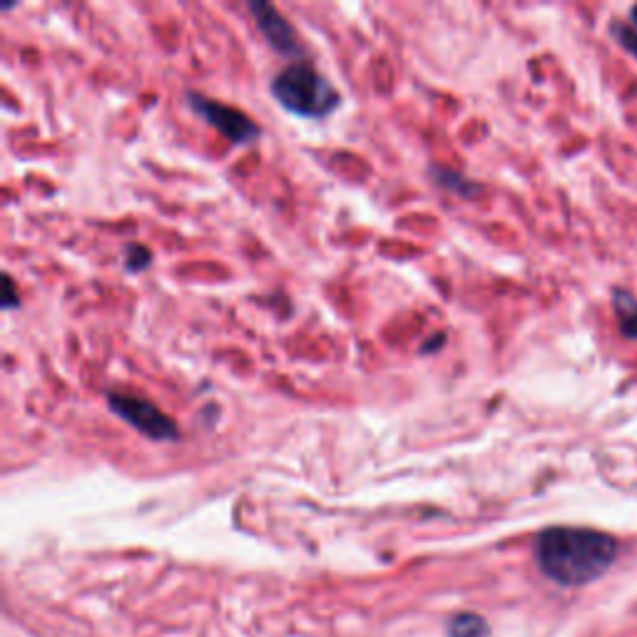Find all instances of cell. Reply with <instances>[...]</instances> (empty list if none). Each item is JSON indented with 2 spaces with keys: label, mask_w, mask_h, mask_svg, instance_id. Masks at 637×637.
<instances>
[{
  "label": "cell",
  "mask_w": 637,
  "mask_h": 637,
  "mask_svg": "<svg viewBox=\"0 0 637 637\" xmlns=\"http://www.w3.org/2000/svg\"><path fill=\"white\" fill-rule=\"evenodd\" d=\"M247 8H249V13L255 16L257 30L265 36L267 43L275 48L277 53L291 56V58H297L301 53L295 28H291L289 20L281 16L275 6L265 3V0H252Z\"/></svg>",
  "instance_id": "5b68a950"
},
{
  "label": "cell",
  "mask_w": 637,
  "mask_h": 637,
  "mask_svg": "<svg viewBox=\"0 0 637 637\" xmlns=\"http://www.w3.org/2000/svg\"><path fill=\"white\" fill-rule=\"evenodd\" d=\"M615 315L620 321V331L628 339H637V301L633 295L615 291Z\"/></svg>",
  "instance_id": "8992f818"
},
{
  "label": "cell",
  "mask_w": 637,
  "mask_h": 637,
  "mask_svg": "<svg viewBox=\"0 0 637 637\" xmlns=\"http://www.w3.org/2000/svg\"><path fill=\"white\" fill-rule=\"evenodd\" d=\"M271 96L297 118L321 120L339 108L341 96L309 62H291L271 80Z\"/></svg>",
  "instance_id": "7a4b0ae2"
},
{
  "label": "cell",
  "mask_w": 637,
  "mask_h": 637,
  "mask_svg": "<svg viewBox=\"0 0 637 637\" xmlns=\"http://www.w3.org/2000/svg\"><path fill=\"white\" fill-rule=\"evenodd\" d=\"M108 406L115 416H120L125 424L152 438V441H177V436H180V428L170 416L148 399H138V396L128 394H108Z\"/></svg>",
  "instance_id": "3957f363"
},
{
  "label": "cell",
  "mask_w": 637,
  "mask_h": 637,
  "mask_svg": "<svg viewBox=\"0 0 637 637\" xmlns=\"http://www.w3.org/2000/svg\"><path fill=\"white\" fill-rule=\"evenodd\" d=\"M6 309H16L18 307V297H16V289H13V279L6 277V301H3Z\"/></svg>",
  "instance_id": "8fae6325"
},
{
  "label": "cell",
  "mask_w": 637,
  "mask_h": 637,
  "mask_svg": "<svg viewBox=\"0 0 637 637\" xmlns=\"http://www.w3.org/2000/svg\"><path fill=\"white\" fill-rule=\"evenodd\" d=\"M613 36L618 38V43H620L625 50H628L630 56H635V58H637V33H635L633 28L615 23V26H613Z\"/></svg>",
  "instance_id": "30bf717a"
},
{
  "label": "cell",
  "mask_w": 637,
  "mask_h": 637,
  "mask_svg": "<svg viewBox=\"0 0 637 637\" xmlns=\"http://www.w3.org/2000/svg\"><path fill=\"white\" fill-rule=\"evenodd\" d=\"M633 23H635V26H637V6H635V8H633Z\"/></svg>",
  "instance_id": "7c38bea8"
},
{
  "label": "cell",
  "mask_w": 637,
  "mask_h": 637,
  "mask_svg": "<svg viewBox=\"0 0 637 637\" xmlns=\"http://www.w3.org/2000/svg\"><path fill=\"white\" fill-rule=\"evenodd\" d=\"M615 556H618L615 538L593 528L556 526L543 530L536 543L540 570L566 588L598 580L613 566Z\"/></svg>",
  "instance_id": "6da1fadb"
},
{
  "label": "cell",
  "mask_w": 637,
  "mask_h": 637,
  "mask_svg": "<svg viewBox=\"0 0 637 637\" xmlns=\"http://www.w3.org/2000/svg\"><path fill=\"white\" fill-rule=\"evenodd\" d=\"M431 177H434L436 185L444 187V190H451L458 195L471 197L478 190L474 182H468L464 175H458L456 170H448V167H431Z\"/></svg>",
  "instance_id": "52a82bcc"
},
{
  "label": "cell",
  "mask_w": 637,
  "mask_h": 637,
  "mask_svg": "<svg viewBox=\"0 0 637 637\" xmlns=\"http://www.w3.org/2000/svg\"><path fill=\"white\" fill-rule=\"evenodd\" d=\"M486 633L488 625L484 623V618H478V615L471 613L456 615V618L448 623V635L451 637H486Z\"/></svg>",
  "instance_id": "ba28073f"
},
{
  "label": "cell",
  "mask_w": 637,
  "mask_h": 637,
  "mask_svg": "<svg viewBox=\"0 0 637 637\" xmlns=\"http://www.w3.org/2000/svg\"><path fill=\"white\" fill-rule=\"evenodd\" d=\"M150 262H152V255L145 247L130 245L128 249H125V265H128L130 271H140L145 267H150Z\"/></svg>",
  "instance_id": "9c48e42d"
},
{
  "label": "cell",
  "mask_w": 637,
  "mask_h": 637,
  "mask_svg": "<svg viewBox=\"0 0 637 637\" xmlns=\"http://www.w3.org/2000/svg\"><path fill=\"white\" fill-rule=\"evenodd\" d=\"M187 102H190V108L197 115H202L207 125H212L219 135H225L229 142L249 145L262 135L259 125H255L247 112L225 106V102L210 100L207 96H200V92H187Z\"/></svg>",
  "instance_id": "277c9868"
}]
</instances>
